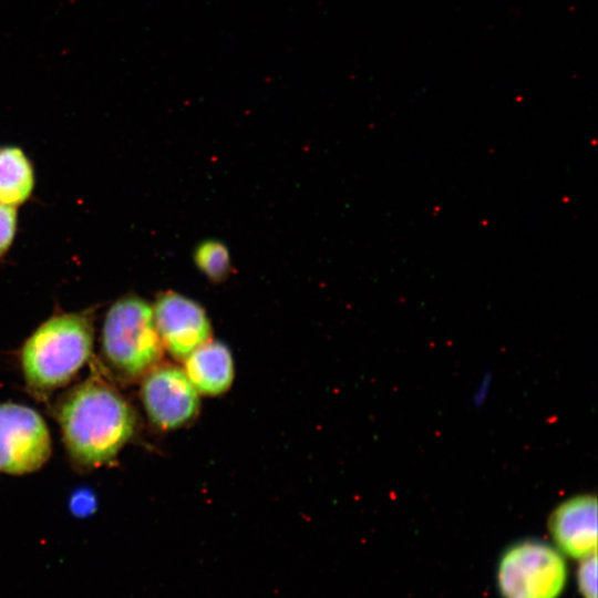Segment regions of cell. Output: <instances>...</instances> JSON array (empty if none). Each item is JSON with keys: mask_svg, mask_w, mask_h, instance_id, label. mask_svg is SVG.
<instances>
[{"mask_svg": "<svg viewBox=\"0 0 598 598\" xmlns=\"http://www.w3.org/2000/svg\"><path fill=\"white\" fill-rule=\"evenodd\" d=\"M56 410L68 453L84 468L114 461L135 432L133 408L111 383L93 374L71 389Z\"/></svg>", "mask_w": 598, "mask_h": 598, "instance_id": "6da1fadb", "label": "cell"}, {"mask_svg": "<svg viewBox=\"0 0 598 598\" xmlns=\"http://www.w3.org/2000/svg\"><path fill=\"white\" fill-rule=\"evenodd\" d=\"M93 328L84 313L56 315L24 342L20 363L29 388L51 392L68 384L91 357Z\"/></svg>", "mask_w": 598, "mask_h": 598, "instance_id": "7a4b0ae2", "label": "cell"}, {"mask_svg": "<svg viewBox=\"0 0 598 598\" xmlns=\"http://www.w3.org/2000/svg\"><path fill=\"white\" fill-rule=\"evenodd\" d=\"M102 352L123 379L145 377L156 368L164 347L153 308L145 300L130 296L112 305L102 329Z\"/></svg>", "mask_w": 598, "mask_h": 598, "instance_id": "3957f363", "label": "cell"}, {"mask_svg": "<svg viewBox=\"0 0 598 598\" xmlns=\"http://www.w3.org/2000/svg\"><path fill=\"white\" fill-rule=\"evenodd\" d=\"M566 580L564 557L539 540L514 544L502 555L497 568L503 598H558Z\"/></svg>", "mask_w": 598, "mask_h": 598, "instance_id": "277c9868", "label": "cell"}, {"mask_svg": "<svg viewBox=\"0 0 598 598\" xmlns=\"http://www.w3.org/2000/svg\"><path fill=\"white\" fill-rule=\"evenodd\" d=\"M52 452L50 431L33 409L0 404V471L23 475L41 468Z\"/></svg>", "mask_w": 598, "mask_h": 598, "instance_id": "5b68a950", "label": "cell"}, {"mask_svg": "<svg viewBox=\"0 0 598 598\" xmlns=\"http://www.w3.org/2000/svg\"><path fill=\"white\" fill-rule=\"evenodd\" d=\"M141 396L151 422L162 430L187 424L199 410L197 390L185 372L175 367H159L143 380Z\"/></svg>", "mask_w": 598, "mask_h": 598, "instance_id": "8992f818", "label": "cell"}, {"mask_svg": "<svg viewBox=\"0 0 598 598\" xmlns=\"http://www.w3.org/2000/svg\"><path fill=\"white\" fill-rule=\"evenodd\" d=\"M153 312L163 347L178 360L210 340L212 326L204 308L188 297L165 292Z\"/></svg>", "mask_w": 598, "mask_h": 598, "instance_id": "52a82bcc", "label": "cell"}, {"mask_svg": "<svg viewBox=\"0 0 598 598\" xmlns=\"http://www.w3.org/2000/svg\"><path fill=\"white\" fill-rule=\"evenodd\" d=\"M549 532L566 555L582 559L597 549V499L580 495L561 503L548 520Z\"/></svg>", "mask_w": 598, "mask_h": 598, "instance_id": "ba28073f", "label": "cell"}, {"mask_svg": "<svg viewBox=\"0 0 598 598\" xmlns=\"http://www.w3.org/2000/svg\"><path fill=\"white\" fill-rule=\"evenodd\" d=\"M184 372L197 392L219 395L234 380L231 352L224 343L208 340L184 359Z\"/></svg>", "mask_w": 598, "mask_h": 598, "instance_id": "9c48e42d", "label": "cell"}, {"mask_svg": "<svg viewBox=\"0 0 598 598\" xmlns=\"http://www.w3.org/2000/svg\"><path fill=\"white\" fill-rule=\"evenodd\" d=\"M33 188V171L17 147L0 151V203L9 206L22 204Z\"/></svg>", "mask_w": 598, "mask_h": 598, "instance_id": "30bf717a", "label": "cell"}, {"mask_svg": "<svg viewBox=\"0 0 598 598\" xmlns=\"http://www.w3.org/2000/svg\"><path fill=\"white\" fill-rule=\"evenodd\" d=\"M194 261L199 271L213 282L225 280L231 269L229 251L218 240L200 243L195 249Z\"/></svg>", "mask_w": 598, "mask_h": 598, "instance_id": "8fae6325", "label": "cell"}, {"mask_svg": "<svg viewBox=\"0 0 598 598\" xmlns=\"http://www.w3.org/2000/svg\"><path fill=\"white\" fill-rule=\"evenodd\" d=\"M577 585L584 598H597V556L596 553L581 559L577 570Z\"/></svg>", "mask_w": 598, "mask_h": 598, "instance_id": "7c38bea8", "label": "cell"}, {"mask_svg": "<svg viewBox=\"0 0 598 598\" xmlns=\"http://www.w3.org/2000/svg\"><path fill=\"white\" fill-rule=\"evenodd\" d=\"M17 226V213L13 206L0 203V255L11 245Z\"/></svg>", "mask_w": 598, "mask_h": 598, "instance_id": "4fadbf2b", "label": "cell"}, {"mask_svg": "<svg viewBox=\"0 0 598 598\" xmlns=\"http://www.w3.org/2000/svg\"><path fill=\"white\" fill-rule=\"evenodd\" d=\"M96 501L92 492L80 489L70 499L71 512L76 516H86L94 512Z\"/></svg>", "mask_w": 598, "mask_h": 598, "instance_id": "5bb4252c", "label": "cell"}]
</instances>
